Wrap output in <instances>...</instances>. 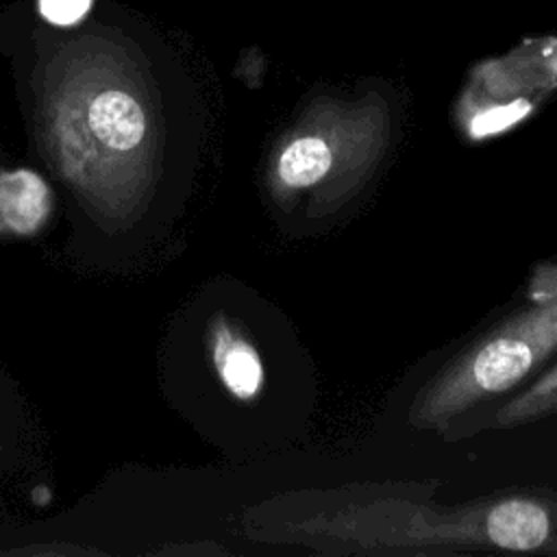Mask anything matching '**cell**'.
Instances as JSON below:
<instances>
[{
	"label": "cell",
	"instance_id": "obj_3",
	"mask_svg": "<svg viewBox=\"0 0 557 557\" xmlns=\"http://www.w3.org/2000/svg\"><path fill=\"white\" fill-rule=\"evenodd\" d=\"M0 211L13 231H35L48 211L46 183L30 170L4 174L0 183Z\"/></svg>",
	"mask_w": 557,
	"mask_h": 557
},
{
	"label": "cell",
	"instance_id": "obj_5",
	"mask_svg": "<svg viewBox=\"0 0 557 557\" xmlns=\"http://www.w3.org/2000/svg\"><path fill=\"white\" fill-rule=\"evenodd\" d=\"M557 413V363L544 370L533 383L511 396L507 403L494 409L490 416L492 429H507L516 424H527Z\"/></svg>",
	"mask_w": 557,
	"mask_h": 557
},
{
	"label": "cell",
	"instance_id": "obj_7",
	"mask_svg": "<svg viewBox=\"0 0 557 557\" xmlns=\"http://www.w3.org/2000/svg\"><path fill=\"white\" fill-rule=\"evenodd\" d=\"M89 4L91 0H39V11L48 22L67 26L78 22L87 13Z\"/></svg>",
	"mask_w": 557,
	"mask_h": 557
},
{
	"label": "cell",
	"instance_id": "obj_4",
	"mask_svg": "<svg viewBox=\"0 0 557 557\" xmlns=\"http://www.w3.org/2000/svg\"><path fill=\"white\" fill-rule=\"evenodd\" d=\"M335 159V150L326 137L305 135L287 144L281 152L278 176L287 187H311L331 174Z\"/></svg>",
	"mask_w": 557,
	"mask_h": 557
},
{
	"label": "cell",
	"instance_id": "obj_2",
	"mask_svg": "<svg viewBox=\"0 0 557 557\" xmlns=\"http://www.w3.org/2000/svg\"><path fill=\"white\" fill-rule=\"evenodd\" d=\"M94 135L113 150L135 148L146 133V115L139 102L124 91H102L89 107Z\"/></svg>",
	"mask_w": 557,
	"mask_h": 557
},
{
	"label": "cell",
	"instance_id": "obj_1",
	"mask_svg": "<svg viewBox=\"0 0 557 557\" xmlns=\"http://www.w3.org/2000/svg\"><path fill=\"white\" fill-rule=\"evenodd\" d=\"M557 352V296L483 333L440 372L409 405V424L446 431L472 409L522 385Z\"/></svg>",
	"mask_w": 557,
	"mask_h": 557
},
{
	"label": "cell",
	"instance_id": "obj_6",
	"mask_svg": "<svg viewBox=\"0 0 557 557\" xmlns=\"http://www.w3.org/2000/svg\"><path fill=\"white\" fill-rule=\"evenodd\" d=\"M222 348L224 350H220V374L224 385L237 398H252L263 381V368L257 352L242 342Z\"/></svg>",
	"mask_w": 557,
	"mask_h": 557
}]
</instances>
